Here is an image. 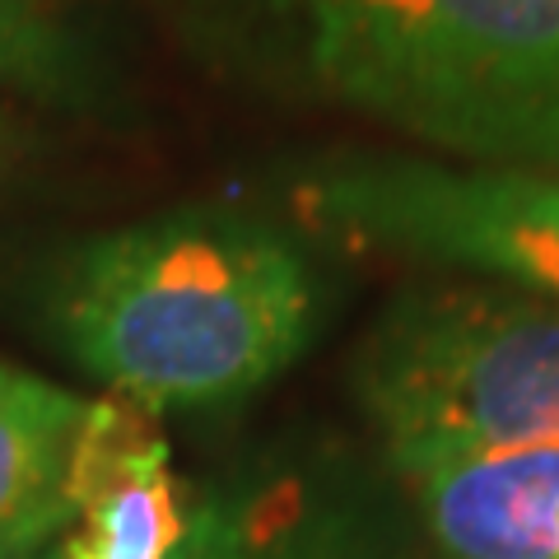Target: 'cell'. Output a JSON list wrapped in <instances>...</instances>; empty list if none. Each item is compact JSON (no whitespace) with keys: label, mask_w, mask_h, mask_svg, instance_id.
<instances>
[{"label":"cell","mask_w":559,"mask_h":559,"mask_svg":"<svg viewBox=\"0 0 559 559\" xmlns=\"http://www.w3.org/2000/svg\"><path fill=\"white\" fill-rule=\"evenodd\" d=\"M70 359L145 415L215 411L308 349L322 289L299 238L229 205L84 238L51 285Z\"/></svg>","instance_id":"cell-1"},{"label":"cell","mask_w":559,"mask_h":559,"mask_svg":"<svg viewBox=\"0 0 559 559\" xmlns=\"http://www.w3.org/2000/svg\"><path fill=\"white\" fill-rule=\"evenodd\" d=\"M349 108L452 164L559 173V0H299Z\"/></svg>","instance_id":"cell-2"},{"label":"cell","mask_w":559,"mask_h":559,"mask_svg":"<svg viewBox=\"0 0 559 559\" xmlns=\"http://www.w3.org/2000/svg\"><path fill=\"white\" fill-rule=\"evenodd\" d=\"M392 466L559 448V299L503 280L406 289L355 355Z\"/></svg>","instance_id":"cell-3"},{"label":"cell","mask_w":559,"mask_h":559,"mask_svg":"<svg viewBox=\"0 0 559 559\" xmlns=\"http://www.w3.org/2000/svg\"><path fill=\"white\" fill-rule=\"evenodd\" d=\"M299 201L359 248L559 299V173L336 154L299 173Z\"/></svg>","instance_id":"cell-4"},{"label":"cell","mask_w":559,"mask_h":559,"mask_svg":"<svg viewBox=\"0 0 559 559\" xmlns=\"http://www.w3.org/2000/svg\"><path fill=\"white\" fill-rule=\"evenodd\" d=\"M191 527L168 443L121 396L90 401L70 462V527L51 559H168Z\"/></svg>","instance_id":"cell-5"},{"label":"cell","mask_w":559,"mask_h":559,"mask_svg":"<svg viewBox=\"0 0 559 559\" xmlns=\"http://www.w3.org/2000/svg\"><path fill=\"white\" fill-rule=\"evenodd\" d=\"M443 559H559V448L396 466Z\"/></svg>","instance_id":"cell-6"},{"label":"cell","mask_w":559,"mask_h":559,"mask_svg":"<svg viewBox=\"0 0 559 559\" xmlns=\"http://www.w3.org/2000/svg\"><path fill=\"white\" fill-rule=\"evenodd\" d=\"M84 415V396L0 359V559H33L70 527Z\"/></svg>","instance_id":"cell-7"},{"label":"cell","mask_w":559,"mask_h":559,"mask_svg":"<svg viewBox=\"0 0 559 559\" xmlns=\"http://www.w3.org/2000/svg\"><path fill=\"white\" fill-rule=\"evenodd\" d=\"M0 90L70 112L98 103L103 66L61 0H0Z\"/></svg>","instance_id":"cell-8"},{"label":"cell","mask_w":559,"mask_h":559,"mask_svg":"<svg viewBox=\"0 0 559 559\" xmlns=\"http://www.w3.org/2000/svg\"><path fill=\"white\" fill-rule=\"evenodd\" d=\"M322 540L304 532L299 509L280 495H215L191 509V527L168 559H322ZM51 559V555H33Z\"/></svg>","instance_id":"cell-9"},{"label":"cell","mask_w":559,"mask_h":559,"mask_svg":"<svg viewBox=\"0 0 559 559\" xmlns=\"http://www.w3.org/2000/svg\"><path fill=\"white\" fill-rule=\"evenodd\" d=\"M14 145H20V127H14V117L0 108V164L10 159V150H14Z\"/></svg>","instance_id":"cell-10"}]
</instances>
